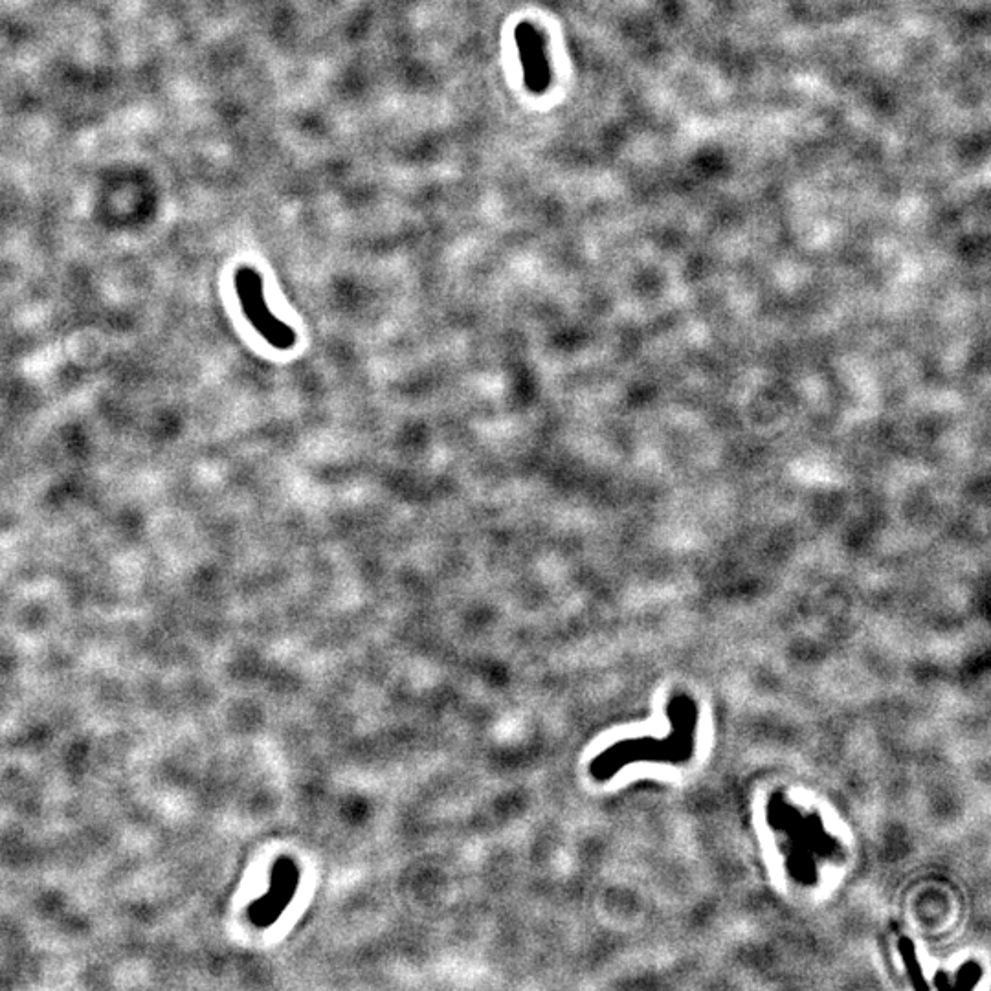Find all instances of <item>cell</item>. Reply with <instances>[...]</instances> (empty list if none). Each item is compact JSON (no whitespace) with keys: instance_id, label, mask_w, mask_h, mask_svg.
Wrapping results in <instances>:
<instances>
[{"instance_id":"6da1fadb","label":"cell","mask_w":991,"mask_h":991,"mask_svg":"<svg viewBox=\"0 0 991 991\" xmlns=\"http://www.w3.org/2000/svg\"><path fill=\"white\" fill-rule=\"evenodd\" d=\"M235 294L248 323L270 346L287 351L296 346V333L287 323L278 320L268 309L263 279L256 268L241 267L235 272Z\"/></svg>"},{"instance_id":"7a4b0ae2","label":"cell","mask_w":991,"mask_h":991,"mask_svg":"<svg viewBox=\"0 0 991 991\" xmlns=\"http://www.w3.org/2000/svg\"><path fill=\"white\" fill-rule=\"evenodd\" d=\"M514 41L518 48V56L524 68L525 87L533 94H542L549 87L551 70L547 63L544 37L535 24L520 23L514 30Z\"/></svg>"}]
</instances>
